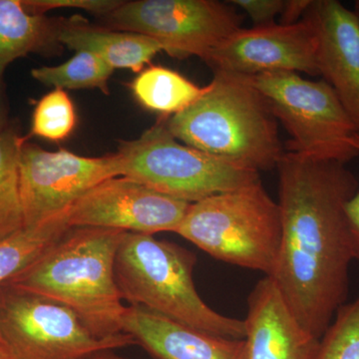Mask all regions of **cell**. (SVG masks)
Listing matches in <instances>:
<instances>
[{
	"label": "cell",
	"instance_id": "obj_1",
	"mask_svg": "<svg viewBox=\"0 0 359 359\" xmlns=\"http://www.w3.org/2000/svg\"><path fill=\"white\" fill-rule=\"evenodd\" d=\"M282 244L271 280L302 327L321 339L346 304L353 261L346 205L358 181L346 164L285 152L278 162Z\"/></svg>",
	"mask_w": 359,
	"mask_h": 359
},
{
	"label": "cell",
	"instance_id": "obj_2",
	"mask_svg": "<svg viewBox=\"0 0 359 359\" xmlns=\"http://www.w3.org/2000/svg\"><path fill=\"white\" fill-rule=\"evenodd\" d=\"M127 231L71 228L50 250L4 285L71 309L101 339L123 334L127 306L115 280V257Z\"/></svg>",
	"mask_w": 359,
	"mask_h": 359
},
{
	"label": "cell",
	"instance_id": "obj_3",
	"mask_svg": "<svg viewBox=\"0 0 359 359\" xmlns=\"http://www.w3.org/2000/svg\"><path fill=\"white\" fill-rule=\"evenodd\" d=\"M278 122L250 76L214 71L209 90L180 114L166 118L178 141L252 171L275 169L285 154Z\"/></svg>",
	"mask_w": 359,
	"mask_h": 359
},
{
	"label": "cell",
	"instance_id": "obj_4",
	"mask_svg": "<svg viewBox=\"0 0 359 359\" xmlns=\"http://www.w3.org/2000/svg\"><path fill=\"white\" fill-rule=\"evenodd\" d=\"M196 263V255L181 245L127 231L116 254V283L131 306L207 334L245 339L244 320L217 313L198 294Z\"/></svg>",
	"mask_w": 359,
	"mask_h": 359
},
{
	"label": "cell",
	"instance_id": "obj_5",
	"mask_svg": "<svg viewBox=\"0 0 359 359\" xmlns=\"http://www.w3.org/2000/svg\"><path fill=\"white\" fill-rule=\"evenodd\" d=\"M175 233L214 259L271 278L282 244L280 205L256 182L193 203Z\"/></svg>",
	"mask_w": 359,
	"mask_h": 359
},
{
	"label": "cell",
	"instance_id": "obj_6",
	"mask_svg": "<svg viewBox=\"0 0 359 359\" xmlns=\"http://www.w3.org/2000/svg\"><path fill=\"white\" fill-rule=\"evenodd\" d=\"M166 118L161 116L139 138L119 142L120 177L190 204L261 181L259 172L180 143Z\"/></svg>",
	"mask_w": 359,
	"mask_h": 359
},
{
	"label": "cell",
	"instance_id": "obj_7",
	"mask_svg": "<svg viewBox=\"0 0 359 359\" xmlns=\"http://www.w3.org/2000/svg\"><path fill=\"white\" fill-rule=\"evenodd\" d=\"M250 77L289 133L287 152L344 164L358 157L349 143L358 127L325 80L311 81L294 72Z\"/></svg>",
	"mask_w": 359,
	"mask_h": 359
},
{
	"label": "cell",
	"instance_id": "obj_8",
	"mask_svg": "<svg viewBox=\"0 0 359 359\" xmlns=\"http://www.w3.org/2000/svg\"><path fill=\"white\" fill-rule=\"evenodd\" d=\"M0 339L13 359H89L136 344L123 332L101 339L62 304L0 285Z\"/></svg>",
	"mask_w": 359,
	"mask_h": 359
},
{
	"label": "cell",
	"instance_id": "obj_9",
	"mask_svg": "<svg viewBox=\"0 0 359 359\" xmlns=\"http://www.w3.org/2000/svg\"><path fill=\"white\" fill-rule=\"evenodd\" d=\"M104 20L115 30L157 40L172 57L205 61L240 29L242 16L231 4L217 0H135L123 1Z\"/></svg>",
	"mask_w": 359,
	"mask_h": 359
},
{
	"label": "cell",
	"instance_id": "obj_10",
	"mask_svg": "<svg viewBox=\"0 0 359 359\" xmlns=\"http://www.w3.org/2000/svg\"><path fill=\"white\" fill-rule=\"evenodd\" d=\"M117 155L83 157L70 151L50 152L25 142L20 183L25 226L68 216L72 205L101 182L120 177Z\"/></svg>",
	"mask_w": 359,
	"mask_h": 359
},
{
	"label": "cell",
	"instance_id": "obj_11",
	"mask_svg": "<svg viewBox=\"0 0 359 359\" xmlns=\"http://www.w3.org/2000/svg\"><path fill=\"white\" fill-rule=\"evenodd\" d=\"M205 62L214 71L245 76L269 72L318 76L316 25L306 15L292 25L241 27L223 40Z\"/></svg>",
	"mask_w": 359,
	"mask_h": 359
},
{
	"label": "cell",
	"instance_id": "obj_12",
	"mask_svg": "<svg viewBox=\"0 0 359 359\" xmlns=\"http://www.w3.org/2000/svg\"><path fill=\"white\" fill-rule=\"evenodd\" d=\"M190 203L175 199L126 177H114L90 189L72 205L71 228L114 229L154 235L175 231Z\"/></svg>",
	"mask_w": 359,
	"mask_h": 359
},
{
	"label": "cell",
	"instance_id": "obj_13",
	"mask_svg": "<svg viewBox=\"0 0 359 359\" xmlns=\"http://www.w3.org/2000/svg\"><path fill=\"white\" fill-rule=\"evenodd\" d=\"M308 15L318 33V68L359 131V25L337 0H316Z\"/></svg>",
	"mask_w": 359,
	"mask_h": 359
},
{
	"label": "cell",
	"instance_id": "obj_14",
	"mask_svg": "<svg viewBox=\"0 0 359 359\" xmlns=\"http://www.w3.org/2000/svg\"><path fill=\"white\" fill-rule=\"evenodd\" d=\"M244 323L249 359H318L320 339L302 327L268 276L250 292Z\"/></svg>",
	"mask_w": 359,
	"mask_h": 359
},
{
	"label": "cell",
	"instance_id": "obj_15",
	"mask_svg": "<svg viewBox=\"0 0 359 359\" xmlns=\"http://www.w3.org/2000/svg\"><path fill=\"white\" fill-rule=\"evenodd\" d=\"M123 332L155 359H249L245 339L207 334L140 306H127Z\"/></svg>",
	"mask_w": 359,
	"mask_h": 359
},
{
	"label": "cell",
	"instance_id": "obj_16",
	"mask_svg": "<svg viewBox=\"0 0 359 359\" xmlns=\"http://www.w3.org/2000/svg\"><path fill=\"white\" fill-rule=\"evenodd\" d=\"M59 42L70 50L89 51L103 59L113 69L140 73L164 47L140 33L93 27L84 21L62 20Z\"/></svg>",
	"mask_w": 359,
	"mask_h": 359
},
{
	"label": "cell",
	"instance_id": "obj_17",
	"mask_svg": "<svg viewBox=\"0 0 359 359\" xmlns=\"http://www.w3.org/2000/svg\"><path fill=\"white\" fill-rule=\"evenodd\" d=\"M62 20L29 13L22 0H0V65L8 66L32 53H49L61 46Z\"/></svg>",
	"mask_w": 359,
	"mask_h": 359
},
{
	"label": "cell",
	"instance_id": "obj_18",
	"mask_svg": "<svg viewBox=\"0 0 359 359\" xmlns=\"http://www.w3.org/2000/svg\"><path fill=\"white\" fill-rule=\"evenodd\" d=\"M135 98L146 109L172 117L188 109L207 93V86H198L177 71L150 65L131 83Z\"/></svg>",
	"mask_w": 359,
	"mask_h": 359
},
{
	"label": "cell",
	"instance_id": "obj_19",
	"mask_svg": "<svg viewBox=\"0 0 359 359\" xmlns=\"http://www.w3.org/2000/svg\"><path fill=\"white\" fill-rule=\"evenodd\" d=\"M68 216L23 226L0 238V285L36 262L65 237L71 229Z\"/></svg>",
	"mask_w": 359,
	"mask_h": 359
},
{
	"label": "cell",
	"instance_id": "obj_20",
	"mask_svg": "<svg viewBox=\"0 0 359 359\" xmlns=\"http://www.w3.org/2000/svg\"><path fill=\"white\" fill-rule=\"evenodd\" d=\"M26 137L9 124L0 133V238L20 230L23 224L21 205L20 152Z\"/></svg>",
	"mask_w": 359,
	"mask_h": 359
},
{
	"label": "cell",
	"instance_id": "obj_21",
	"mask_svg": "<svg viewBox=\"0 0 359 359\" xmlns=\"http://www.w3.org/2000/svg\"><path fill=\"white\" fill-rule=\"evenodd\" d=\"M103 59L89 51H77L66 62L56 66H42L33 68V79L54 87V89H99L104 94H109L108 81L113 74Z\"/></svg>",
	"mask_w": 359,
	"mask_h": 359
},
{
	"label": "cell",
	"instance_id": "obj_22",
	"mask_svg": "<svg viewBox=\"0 0 359 359\" xmlns=\"http://www.w3.org/2000/svg\"><path fill=\"white\" fill-rule=\"evenodd\" d=\"M76 125V112L69 95L61 89H54L42 97L33 111L32 136L46 140H65Z\"/></svg>",
	"mask_w": 359,
	"mask_h": 359
},
{
	"label": "cell",
	"instance_id": "obj_23",
	"mask_svg": "<svg viewBox=\"0 0 359 359\" xmlns=\"http://www.w3.org/2000/svg\"><path fill=\"white\" fill-rule=\"evenodd\" d=\"M318 359H359V295L335 313L321 337Z\"/></svg>",
	"mask_w": 359,
	"mask_h": 359
},
{
	"label": "cell",
	"instance_id": "obj_24",
	"mask_svg": "<svg viewBox=\"0 0 359 359\" xmlns=\"http://www.w3.org/2000/svg\"><path fill=\"white\" fill-rule=\"evenodd\" d=\"M22 4L29 13L41 14V15L53 9L75 8L104 18L121 6L123 1L120 0H22Z\"/></svg>",
	"mask_w": 359,
	"mask_h": 359
},
{
	"label": "cell",
	"instance_id": "obj_25",
	"mask_svg": "<svg viewBox=\"0 0 359 359\" xmlns=\"http://www.w3.org/2000/svg\"><path fill=\"white\" fill-rule=\"evenodd\" d=\"M233 6L242 8L249 15L255 27L275 23L283 7V0H231Z\"/></svg>",
	"mask_w": 359,
	"mask_h": 359
},
{
	"label": "cell",
	"instance_id": "obj_26",
	"mask_svg": "<svg viewBox=\"0 0 359 359\" xmlns=\"http://www.w3.org/2000/svg\"><path fill=\"white\" fill-rule=\"evenodd\" d=\"M351 145L359 152V132L353 135ZM346 216L351 231L354 259L359 261V192L346 205Z\"/></svg>",
	"mask_w": 359,
	"mask_h": 359
},
{
	"label": "cell",
	"instance_id": "obj_27",
	"mask_svg": "<svg viewBox=\"0 0 359 359\" xmlns=\"http://www.w3.org/2000/svg\"><path fill=\"white\" fill-rule=\"evenodd\" d=\"M313 0H283L280 25H292L306 16Z\"/></svg>",
	"mask_w": 359,
	"mask_h": 359
},
{
	"label": "cell",
	"instance_id": "obj_28",
	"mask_svg": "<svg viewBox=\"0 0 359 359\" xmlns=\"http://www.w3.org/2000/svg\"><path fill=\"white\" fill-rule=\"evenodd\" d=\"M7 66L0 65V133L9 126L8 124V104L4 83V73Z\"/></svg>",
	"mask_w": 359,
	"mask_h": 359
},
{
	"label": "cell",
	"instance_id": "obj_29",
	"mask_svg": "<svg viewBox=\"0 0 359 359\" xmlns=\"http://www.w3.org/2000/svg\"><path fill=\"white\" fill-rule=\"evenodd\" d=\"M0 359H13V354L7 347L6 342L0 339Z\"/></svg>",
	"mask_w": 359,
	"mask_h": 359
},
{
	"label": "cell",
	"instance_id": "obj_30",
	"mask_svg": "<svg viewBox=\"0 0 359 359\" xmlns=\"http://www.w3.org/2000/svg\"><path fill=\"white\" fill-rule=\"evenodd\" d=\"M89 359H129L122 358V356L116 355V354L111 353V351H104V353L96 354Z\"/></svg>",
	"mask_w": 359,
	"mask_h": 359
},
{
	"label": "cell",
	"instance_id": "obj_31",
	"mask_svg": "<svg viewBox=\"0 0 359 359\" xmlns=\"http://www.w3.org/2000/svg\"><path fill=\"white\" fill-rule=\"evenodd\" d=\"M353 13L355 14L356 20H358L359 25V0H356V1L354 2Z\"/></svg>",
	"mask_w": 359,
	"mask_h": 359
}]
</instances>
